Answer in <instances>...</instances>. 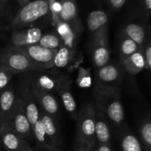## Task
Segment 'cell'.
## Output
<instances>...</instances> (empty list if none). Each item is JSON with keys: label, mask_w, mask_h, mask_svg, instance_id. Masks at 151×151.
<instances>
[{"label": "cell", "mask_w": 151, "mask_h": 151, "mask_svg": "<svg viewBox=\"0 0 151 151\" xmlns=\"http://www.w3.org/2000/svg\"><path fill=\"white\" fill-rule=\"evenodd\" d=\"M94 106L113 124L119 125L125 118L120 92L106 91L94 88Z\"/></svg>", "instance_id": "1"}, {"label": "cell", "mask_w": 151, "mask_h": 151, "mask_svg": "<svg viewBox=\"0 0 151 151\" xmlns=\"http://www.w3.org/2000/svg\"><path fill=\"white\" fill-rule=\"evenodd\" d=\"M50 13L48 0H35L21 7L10 24L13 29L26 28Z\"/></svg>", "instance_id": "2"}, {"label": "cell", "mask_w": 151, "mask_h": 151, "mask_svg": "<svg viewBox=\"0 0 151 151\" xmlns=\"http://www.w3.org/2000/svg\"><path fill=\"white\" fill-rule=\"evenodd\" d=\"M95 107L93 104H86L83 106L77 116L76 141L87 145L94 148L96 145L94 129H95Z\"/></svg>", "instance_id": "3"}, {"label": "cell", "mask_w": 151, "mask_h": 151, "mask_svg": "<svg viewBox=\"0 0 151 151\" xmlns=\"http://www.w3.org/2000/svg\"><path fill=\"white\" fill-rule=\"evenodd\" d=\"M125 70L121 64L108 63L96 70L94 88L120 92Z\"/></svg>", "instance_id": "4"}, {"label": "cell", "mask_w": 151, "mask_h": 151, "mask_svg": "<svg viewBox=\"0 0 151 151\" xmlns=\"http://www.w3.org/2000/svg\"><path fill=\"white\" fill-rule=\"evenodd\" d=\"M0 66L8 70L13 75L28 73L35 71L26 55L17 47L10 45L1 52Z\"/></svg>", "instance_id": "5"}, {"label": "cell", "mask_w": 151, "mask_h": 151, "mask_svg": "<svg viewBox=\"0 0 151 151\" xmlns=\"http://www.w3.org/2000/svg\"><path fill=\"white\" fill-rule=\"evenodd\" d=\"M30 60L35 71H44L54 66V58L57 50L44 48L38 44L17 47Z\"/></svg>", "instance_id": "6"}, {"label": "cell", "mask_w": 151, "mask_h": 151, "mask_svg": "<svg viewBox=\"0 0 151 151\" xmlns=\"http://www.w3.org/2000/svg\"><path fill=\"white\" fill-rule=\"evenodd\" d=\"M108 24L94 32L90 45L91 58L94 66L97 69L108 64L110 59V50L108 41Z\"/></svg>", "instance_id": "7"}, {"label": "cell", "mask_w": 151, "mask_h": 151, "mask_svg": "<svg viewBox=\"0 0 151 151\" xmlns=\"http://www.w3.org/2000/svg\"><path fill=\"white\" fill-rule=\"evenodd\" d=\"M18 96L22 100L24 113L32 128L40 118V107L30 86L25 80L21 83Z\"/></svg>", "instance_id": "8"}, {"label": "cell", "mask_w": 151, "mask_h": 151, "mask_svg": "<svg viewBox=\"0 0 151 151\" xmlns=\"http://www.w3.org/2000/svg\"><path fill=\"white\" fill-rule=\"evenodd\" d=\"M10 121L13 129L22 139L27 142L32 137V128L24 113L22 100L18 95Z\"/></svg>", "instance_id": "9"}, {"label": "cell", "mask_w": 151, "mask_h": 151, "mask_svg": "<svg viewBox=\"0 0 151 151\" xmlns=\"http://www.w3.org/2000/svg\"><path fill=\"white\" fill-rule=\"evenodd\" d=\"M25 80L32 86L53 94L54 92H57L60 77L57 78L52 76L44 73L43 71H32L28 72V75Z\"/></svg>", "instance_id": "10"}, {"label": "cell", "mask_w": 151, "mask_h": 151, "mask_svg": "<svg viewBox=\"0 0 151 151\" xmlns=\"http://www.w3.org/2000/svg\"><path fill=\"white\" fill-rule=\"evenodd\" d=\"M29 86L36 99L40 109L55 119L59 113V106L52 93L39 89L30 85Z\"/></svg>", "instance_id": "11"}, {"label": "cell", "mask_w": 151, "mask_h": 151, "mask_svg": "<svg viewBox=\"0 0 151 151\" xmlns=\"http://www.w3.org/2000/svg\"><path fill=\"white\" fill-rule=\"evenodd\" d=\"M42 35L41 29L35 27L27 29H14L11 36L10 45L15 47H22L38 44Z\"/></svg>", "instance_id": "12"}, {"label": "cell", "mask_w": 151, "mask_h": 151, "mask_svg": "<svg viewBox=\"0 0 151 151\" xmlns=\"http://www.w3.org/2000/svg\"><path fill=\"white\" fill-rule=\"evenodd\" d=\"M17 94L13 88L7 86L0 91V126L11 119Z\"/></svg>", "instance_id": "13"}, {"label": "cell", "mask_w": 151, "mask_h": 151, "mask_svg": "<svg viewBox=\"0 0 151 151\" xmlns=\"http://www.w3.org/2000/svg\"><path fill=\"white\" fill-rule=\"evenodd\" d=\"M0 140L5 151H19L23 142L13 129L10 121L0 126Z\"/></svg>", "instance_id": "14"}, {"label": "cell", "mask_w": 151, "mask_h": 151, "mask_svg": "<svg viewBox=\"0 0 151 151\" xmlns=\"http://www.w3.org/2000/svg\"><path fill=\"white\" fill-rule=\"evenodd\" d=\"M61 10L59 13L60 22L67 24L74 29H80L81 22L78 17V7L75 0H60Z\"/></svg>", "instance_id": "15"}, {"label": "cell", "mask_w": 151, "mask_h": 151, "mask_svg": "<svg viewBox=\"0 0 151 151\" xmlns=\"http://www.w3.org/2000/svg\"><path fill=\"white\" fill-rule=\"evenodd\" d=\"M57 93L61 98L66 110L76 119L78 116L77 105L70 88V81L67 77H60V82L57 89Z\"/></svg>", "instance_id": "16"}, {"label": "cell", "mask_w": 151, "mask_h": 151, "mask_svg": "<svg viewBox=\"0 0 151 151\" xmlns=\"http://www.w3.org/2000/svg\"><path fill=\"white\" fill-rule=\"evenodd\" d=\"M95 107V106H94ZM95 135L96 144L109 145L111 141L110 127L107 118L101 111L95 108Z\"/></svg>", "instance_id": "17"}, {"label": "cell", "mask_w": 151, "mask_h": 151, "mask_svg": "<svg viewBox=\"0 0 151 151\" xmlns=\"http://www.w3.org/2000/svg\"><path fill=\"white\" fill-rule=\"evenodd\" d=\"M121 65L125 72H128L131 75H137L145 69V60L143 55L142 47L131 55L122 60Z\"/></svg>", "instance_id": "18"}, {"label": "cell", "mask_w": 151, "mask_h": 151, "mask_svg": "<svg viewBox=\"0 0 151 151\" xmlns=\"http://www.w3.org/2000/svg\"><path fill=\"white\" fill-rule=\"evenodd\" d=\"M32 137L35 139L36 146L39 150L60 151V149L55 146L47 136L40 119L32 127Z\"/></svg>", "instance_id": "19"}, {"label": "cell", "mask_w": 151, "mask_h": 151, "mask_svg": "<svg viewBox=\"0 0 151 151\" xmlns=\"http://www.w3.org/2000/svg\"><path fill=\"white\" fill-rule=\"evenodd\" d=\"M40 120L44 126L46 134L55 146L60 149L62 145L61 137L57 128L55 119L40 109Z\"/></svg>", "instance_id": "20"}, {"label": "cell", "mask_w": 151, "mask_h": 151, "mask_svg": "<svg viewBox=\"0 0 151 151\" xmlns=\"http://www.w3.org/2000/svg\"><path fill=\"white\" fill-rule=\"evenodd\" d=\"M108 24V16L101 10L91 11L87 18V27L91 32H96L105 25Z\"/></svg>", "instance_id": "21"}, {"label": "cell", "mask_w": 151, "mask_h": 151, "mask_svg": "<svg viewBox=\"0 0 151 151\" xmlns=\"http://www.w3.org/2000/svg\"><path fill=\"white\" fill-rule=\"evenodd\" d=\"M123 32L125 37L133 40L139 46L142 47L146 35L145 30L142 26L135 23L128 24L124 27Z\"/></svg>", "instance_id": "22"}, {"label": "cell", "mask_w": 151, "mask_h": 151, "mask_svg": "<svg viewBox=\"0 0 151 151\" xmlns=\"http://www.w3.org/2000/svg\"><path fill=\"white\" fill-rule=\"evenodd\" d=\"M121 146L123 151H142V146L134 134L125 132L121 139Z\"/></svg>", "instance_id": "23"}, {"label": "cell", "mask_w": 151, "mask_h": 151, "mask_svg": "<svg viewBox=\"0 0 151 151\" xmlns=\"http://www.w3.org/2000/svg\"><path fill=\"white\" fill-rule=\"evenodd\" d=\"M38 44L50 50H58L62 47V41L58 34L55 32H49L45 35H42Z\"/></svg>", "instance_id": "24"}, {"label": "cell", "mask_w": 151, "mask_h": 151, "mask_svg": "<svg viewBox=\"0 0 151 151\" xmlns=\"http://www.w3.org/2000/svg\"><path fill=\"white\" fill-rule=\"evenodd\" d=\"M142 47L139 46L135 41L130 39L129 38L125 37L119 44V49L121 60L126 58L127 57L131 55L134 52L139 50Z\"/></svg>", "instance_id": "25"}, {"label": "cell", "mask_w": 151, "mask_h": 151, "mask_svg": "<svg viewBox=\"0 0 151 151\" xmlns=\"http://www.w3.org/2000/svg\"><path fill=\"white\" fill-rule=\"evenodd\" d=\"M72 52L69 47H61L57 50L54 58V66L58 68H64L69 64L70 61Z\"/></svg>", "instance_id": "26"}, {"label": "cell", "mask_w": 151, "mask_h": 151, "mask_svg": "<svg viewBox=\"0 0 151 151\" xmlns=\"http://www.w3.org/2000/svg\"><path fill=\"white\" fill-rule=\"evenodd\" d=\"M140 137L146 150L150 151L151 147V122L146 119L142 122L140 128Z\"/></svg>", "instance_id": "27"}, {"label": "cell", "mask_w": 151, "mask_h": 151, "mask_svg": "<svg viewBox=\"0 0 151 151\" xmlns=\"http://www.w3.org/2000/svg\"><path fill=\"white\" fill-rule=\"evenodd\" d=\"M13 74L0 66V91L9 86Z\"/></svg>", "instance_id": "28"}, {"label": "cell", "mask_w": 151, "mask_h": 151, "mask_svg": "<svg viewBox=\"0 0 151 151\" xmlns=\"http://www.w3.org/2000/svg\"><path fill=\"white\" fill-rule=\"evenodd\" d=\"M145 60V69L150 70L151 67V45L150 43L147 45L145 50H143Z\"/></svg>", "instance_id": "29"}, {"label": "cell", "mask_w": 151, "mask_h": 151, "mask_svg": "<svg viewBox=\"0 0 151 151\" xmlns=\"http://www.w3.org/2000/svg\"><path fill=\"white\" fill-rule=\"evenodd\" d=\"M92 150L93 148L90 147L87 145L75 140V145L73 151H92Z\"/></svg>", "instance_id": "30"}, {"label": "cell", "mask_w": 151, "mask_h": 151, "mask_svg": "<svg viewBox=\"0 0 151 151\" xmlns=\"http://www.w3.org/2000/svg\"><path fill=\"white\" fill-rule=\"evenodd\" d=\"M126 0H109V4L113 8L119 9L125 4Z\"/></svg>", "instance_id": "31"}, {"label": "cell", "mask_w": 151, "mask_h": 151, "mask_svg": "<svg viewBox=\"0 0 151 151\" xmlns=\"http://www.w3.org/2000/svg\"><path fill=\"white\" fill-rule=\"evenodd\" d=\"M8 3L9 0H0V19L1 18L2 15L4 14Z\"/></svg>", "instance_id": "32"}, {"label": "cell", "mask_w": 151, "mask_h": 151, "mask_svg": "<svg viewBox=\"0 0 151 151\" xmlns=\"http://www.w3.org/2000/svg\"><path fill=\"white\" fill-rule=\"evenodd\" d=\"M19 151H33L32 149L31 148L30 146L29 145L28 142L25 140H23L22 143V145H21L20 148H19Z\"/></svg>", "instance_id": "33"}, {"label": "cell", "mask_w": 151, "mask_h": 151, "mask_svg": "<svg viewBox=\"0 0 151 151\" xmlns=\"http://www.w3.org/2000/svg\"><path fill=\"white\" fill-rule=\"evenodd\" d=\"M96 149H97V151H111V149L109 147V145L98 144Z\"/></svg>", "instance_id": "34"}, {"label": "cell", "mask_w": 151, "mask_h": 151, "mask_svg": "<svg viewBox=\"0 0 151 151\" xmlns=\"http://www.w3.org/2000/svg\"><path fill=\"white\" fill-rule=\"evenodd\" d=\"M143 2H144L145 7L147 9V11L150 12L151 9V0H143Z\"/></svg>", "instance_id": "35"}, {"label": "cell", "mask_w": 151, "mask_h": 151, "mask_svg": "<svg viewBox=\"0 0 151 151\" xmlns=\"http://www.w3.org/2000/svg\"><path fill=\"white\" fill-rule=\"evenodd\" d=\"M18 1H19V4L22 7H24V6L26 5V4H27L29 2V0H18Z\"/></svg>", "instance_id": "36"}, {"label": "cell", "mask_w": 151, "mask_h": 151, "mask_svg": "<svg viewBox=\"0 0 151 151\" xmlns=\"http://www.w3.org/2000/svg\"><path fill=\"white\" fill-rule=\"evenodd\" d=\"M92 151H97V149H93V150H92Z\"/></svg>", "instance_id": "37"}, {"label": "cell", "mask_w": 151, "mask_h": 151, "mask_svg": "<svg viewBox=\"0 0 151 151\" xmlns=\"http://www.w3.org/2000/svg\"><path fill=\"white\" fill-rule=\"evenodd\" d=\"M48 1H50V0H48Z\"/></svg>", "instance_id": "38"}]
</instances>
